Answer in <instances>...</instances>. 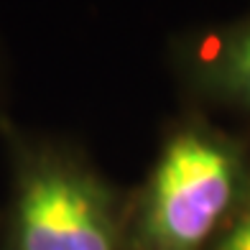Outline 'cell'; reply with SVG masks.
Instances as JSON below:
<instances>
[{
	"label": "cell",
	"mask_w": 250,
	"mask_h": 250,
	"mask_svg": "<svg viewBox=\"0 0 250 250\" xmlns=\"http://www.w3.org/2000/svg\"><path fill=\"white\" fill-rule=\"evenodd\" d=\"M212 74L227 95L250 107V21L222 41L212 62Z\"/></svg>",
	"instance_id": "obj_3"
},
{
	"label": "cell",
	"mask_w": 250,
	"mask_h": 250,
	"mask_svg": "<svg viewBox=\"0 0 250 250\" xmlns=\"http://www.w3.org/2000/svg\"><path fill=\"white\" fill-rule=\"evenodd\" d=\"M212 250H250V199L243 212L227 225V230L214 240Z\"/></svg>",
	"instance_id": "obj_4"
},
{
	"label": "cell",
	"mask_w": 250,
	"mask_h": 250,
	"mask_svg": "<svg viewBox=\"0 0 250 250\" xmlns=\"http://www.w3.org/2000/svg\"><path fill=\"white\" fill-rule=\"evenodd\" d=\"M240 156L207 130H181L164 148L141 209L143 250H202L240 189Z\"/></svg>",
	"instance_id": "obj_1"
},
{
	"label": "cell",
	"mask_w": 250,
	"mask_h": 250,
	"mask_svg": "<svg viewBox=\"0 0 250 250\" xmlns=\"http://www.w3.org/2000/svg\"><path fill=\"white\" fill-rule=\"evenodd\" d=\"M18 250H115V222L105 191L62 164L26 176L16 209Z\"/></svg>",
	"instance_id": "obj_2"
}]
</instances>
